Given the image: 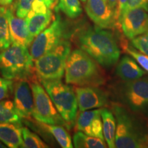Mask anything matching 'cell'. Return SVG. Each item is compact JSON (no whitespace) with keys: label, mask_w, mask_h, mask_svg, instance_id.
I'll list each match as a JSON object with an SVG mask.
<instances>
[{"label":"cell","mask_w":148,"mask_h":148,"mask_svg":"<svg viewBox=\"0 0 148 148\" xmlns=\"http://www.w3.org/2000/svg\"><path fill=\"white\" fill-rule=\"evenodd\" d=\"M66 26L59 15H57L50 25L36 36L30 48L32 58L36 60L54 48L65 36Z\"/></svg>","instance_id":"obj_9"},{"label":"cell","mask_w":148,"mask_h":148,"mask_svg":"<svg viewBox=\"0 0 148 148\" xmlns=\"http://www.w3.org/2000/svg\"><path fill=\"white\" fill-rule=\"evenodd\" d=\"M22 127L11 123H0V140L10 148L22 147Z\"/></svg>","instance_id":"obj_18"},{"label":"cell","mask_w":148,"mask_h":148,"mask_svg":"<svg viewBox=\"0 0 148 148\" xmlns=\"http://www.w3.org/2000/svg\"><path fill=\"white\" fill-rule=\"evenodd\" d=\"M85 10L97 26L108 29L116 26L115 10L109 5L107 0H86Z\"/></svg>","instance_id":"obj_11"},{"label":"cell","mask_w":148,"mask_h":148,"mask_svg":"<svg viewBox=\"0 0 148 148\" xmlns=\"http://www.w3.org/2000/svg\"><path fill=\"white\" fill-rule=\"evenodd\" d=\"M6 10V7L0 5V52L12 45Z\"/></svg>","instance_id":"obj_23"},{"label":"cell","mask_w":148,"mask_h":148,"mask_svg":"<svg viewBox=\"0 0 148 148\" xmlns=\"http://www.w3.org/2000/svg\"><path fill=\"white\" fill-rule=\"evenodd\" d=\"M5 147V146L3 145V143H1V142H0V148H3V147Z\"/></svg>","instance_id":"obj_35"},{"label":"cell","mask_w":148,"mask_h":148,"mask_svg":"<svg viewBox=\"0 0 148 148\" xmlns=\"http://www.w3.org/2000/svg\"><path fill=\"white\" fill-rule=\"evenodd\" d=\"M13 103L21 118L29 119L32 116L34 99L30 84L25 79L19 80L14 86Z\"/></svg>","instance_id":"obj_16"},{"label":"cell","mask_w":148,"mask_h":148,"mask_svg":"<svg viewBox=\"0 0 148 148\" xmlns=\"http://www.w3.org/2000/svg\"><path fill=\"white\" fill-rule=\"evenodd\" d=\"M146 72L141 69L134 59L124 56L116 68V74L122 81H132L144 76Z\"/></svg>","instance_id":"obj_17"},{"label":"cell","mask_w":148,"mask_h":148,"mask_svg":"<svg viewBox=\"0 0 148 148\" xmlns=\"http://www.w3.org/2000/svg\"><path fill=\"white\" fill-rule=\"evenodd\" d=\"M71 50L70 42L63 39L54 48L35 60L34 71L38 78L40 80L62 79Z\"/></svg>","instance_id":"obj_7"},{"label":"cell","mask_w":148,"mask_h":148,"mask_svg":"<svg viewBox=\"0 0 148 148\" xmlns=\"http://www.w3.org/2000/svg\"><path fill=\"white\" fill-rule=\"evenodd\" d=\"M56 10H60L70 18H76L82 12L79 0H58Z\"/></svg>","instance_id":"obj_24"},{"label":"cell","mask_w":148,"mask_h":148,"mask_svg":"<svg viewBox=\"0 0 148 148\" xmlns=\"http://www.w3.org/2000/svg\"><path fill=\"white\" fill-rule=\"evenodd\" d=\"M6 14L12 45L27 48L30 47L34 38L29 32L25 18H19L16 15L12 5L11 8H7Z\"/></svg>","instance_id":"obj_14"},{"label":"cell","mask_w":148,"mask_h":148,"mask_svg":"<svg viewBox=\"0 0 148 148\" xmlns=\"http://www.w3.org/2000/svg\"><path fill=\"white\" fill-rule=\"evenodd\" d=\"M113 92L120 103L136 113L148 116V76L116 83Z\"/></svg>","instance_id":"obj_6"},{"label":"cell","mask_w":148,"mask_h":148,"mask_svg":"<svg viewBox=\"0 0 148 148\" xmlns=\"http://www.w3.org/2000/svg\"><path fill=\"white\" fill-rule=\"evenodd\" d=\"M116 26L121 27L124 36L132 40L148 31V12L141 8H134L123 12Z\"/></svg>","instance_id":"obj_10"},{"label":"cell","mask_w":148,"mask_h":148,"mask_svg":"<svg viewBox=\"0 0 148 148\" xmlns=\"http://www.w3.org/2000/svg\"><path fill=\"white\" fill-rule=\"evenodd\" d=\"M34 106L32 116L39 123L56 124L67 127V124L56 108L45 88L36 82L30 83Z\"/></svg>","instance_id":"obj_8"},{"label":"cell","mask_w":148,"mask_h":148,"mask_svg":"<svg viewBox=\"0 0 148 148\" xmlns=\"http://www.w3.org/2000/svg\"><path fill=\"white\" fill-rule=\"evenodd\" d=\"M53 18L52 10L41 0H34L25 19L29 33L35 38L50 25Z\"/></svg>","instance_id":"obj_13"},{"label":"cell","mask_w":148,"mask_h":148,"mask_svg":"<svg viewBox=\"0 0 148 148\" xmlns=\"http://www.w3.org/2000/svg\"><path fill=\"white\" fill-rule=\"evenodd\" d=\"M101 112V108L79 112L75 120V130L89 136L104 140Z\"/></svg>","instance_id":"obj_15"},{"label":"cell","mask_w":148,"mask_h":148,"mask_svg":"<svg viewBox=\"0 0 148 148\" xmlns=\"http://www.w3.org/2000/svg\"><path fill=\"white\" fill-rule=\"evenodd\" d=\"M73 147L77 148H106L104 140L77 131L73 137Z\"/></svg>","instance_id":"obj_21"},{"label":"cell","mask_w":148,"mask_h":148,"mask_svg":"<svg viewBox=\"0 0 148 148\" xmlns=\"http://www.w3.org/2000/svg\"><path fill=\"white\" fill-rule=\"evenodd\" d=\"M132 45L142 53L148 56V31L132 39Z\"/></svg>","instance_id":"obj_28"},{"label":"cell","mask_w":148,"mask_h":148,"mask_svg":"<svg viewBox=\"0 0 148 148\" xmlns=\"http://www.w3.org/2000/svg\"><path fill=\"white\" fill-rule=\"evenodd\" d=\"M14 90V82L12 79L0 77V101L8 97Z\"/></svg>","instance_id":"obj_29"},{"label":"cell","mask_w":148,"mask_h":148,"mask_svg":"<svg viewBox=\"0 0 148 148\" xmlns=\"http://www.w3.org/2000/svg\"><path fill=\"white\" fill-rule=\"evenodd\" d=\"M59 114L67 124V127L75 124L77 115V101L74 88L61 79L40 80Z\"/></svg>","instance_id":"obj_5"},{"label":"cell","mask_w":148,"mask_h":148,"mask_svg":"<svg viewBox=\"0 0 148 148\" xmlns=\"http://www.w3.org/2000/svg\"><path fill=\"white\" fill-rule=\"evenodd\" d=\"M110 108L116 119V147H148V123L144 116L119 102H111Z\"/></svg>","instance_id":"obj_2"},{"label":"cell","mask_w":148,"mask_h":148,"mask_svg":"<svg viewBox=\"0 0 148 148\" xmlns=\"http://www.w3.org/2000/svg\"><path fill=\"white\" fill-rule=\"evenodd\" d=\"M127 0H118L117 3H116V6L115 8V16L116 19V25H117L118 21L121 15L122 10H123V8H124L125 5L126 4Z\"/></svg>","instance_id":"obj_31"},{"label":"cell","mask_w":148,"mask_h":148,"mask_svg":"<svg viewBox=\"0 0 148 148\" xmlns=\"http://www.w3.org/2000/svg\"><path fill=\"white\" fill-rule=\"evenodd\" d=\"M11 123L21 125V117L18 115L11 101H0V123Z\"/></svg>","instance_id":"obj_22"},{"label":"cell","mask_w":148,"mask_h":148,"mask_svg":"<svg viewBox=\"0 0 148 148\" xmlns=\"http://www.w3.org/2000/svg\"><path fill=\"white\" fill-rule=\"evenodd\" d=\"M134 8H141L148 12V0H127L121 14L125 11Z\"/></svg>","instance_id":"obj_30"},{"label":"cell","mask_w":148,"mask_h":148,"mask_svg":"<svg viewBox=\"0 0 148 148\" xmlns=\"http://www.w3.org/2000/svg\"><path fill=\"white\" fill-rule=\"evenodd\" d=\"M108 1V3L110 6L112 8V9H114L115 10L116 6V3H117V1L118 0H107Z\"/></svg>","instance_id":"obj_34"},{"label":"cell","mask_w":148,"mask_h":148,"mask_svg":"<svg viewBox=\"0 0 148 148\" xmlns=\"http://www.w3.org/2000/svg\"><path fill=\"white\" fill-rule=\"evenodd\" d=\"M124 47L125 50L127 51V53H129L131 56L133 58L136 62H138L140 64L146 71L148 72V56H146L143 53L138 52L132 47L131 46H126L123 45Z\"/></svg>","instance_id":"obj_27"},{"label":"cell","mask_w":148,"mask_h":148,"mask_svg":"<svg viewBox=\"0 0 148 148\" xmlns=\"http://www.w3.org/2000/svg\"><path fill=\"white\" fill-rule=\"evenodd\" d=\"M22 137L24 148H47L49 147L38 135L25 127H22Z\"/></svg>","instance_id":"obj_25"},{"label":"cell","mask_w":148,"mask_h":148,"mask_svg":"<svg viewBox=\"0 0 148 148\" xmlns=\"http://www.w3.org/2000/svg\"><path fill=\"white\" fill-rule=\"evenodd\" d=\"M74 90L79 112L102 108L110 103L109 94L98 86H77Z\"/></svg>","instance_id":"obj_12"},{"label":"cell","mask_w":148,"mask_h":148,"mask_svg":"<svg viewBox=\"0 0 148 148\" xmlns=\"http://www.w3.org/2000/svg\"><path fill=\"white\" fill-rule=\"evenodd\" d=\"M79 49L87 53L101 66L110 67L120 57V50L114 34L108 29L95 25L80 28L75 34Z\"/></svg>","instance_id":"obj_1"},{"label":"cell","mask_w":148,"mask_h":148,"mask_svg":"<svg viewBox=\"0 0 148 148\" xmlns=\"http://www.w3.org/2000/svg\"><path fill=\"white\" fill-rule=\"evenodd\" d=\"M13 1L14 0H0V5L4 7L10 6Z\"/></svg>","instance_id":"obj_33"},{"label":"cell","mask_w":148,"mask_h":148,"mask_svg":"<svg viewBox=\"0 0 148 148\" xmlns=\"http://www.w3.org/2000/svg\"><path fill=\"white\" fill-rule=\"evenodd\" d=\"M80 1H83V2H86V0H80Z\"/></svg>","instance_id":"obj_36"},{"label":"cell","mask_w":148,"mask_h":148,"mask_svg":"<svg viewBox=\"0 0 148 148\" xmlns=\"http://www.w3.org/2000/svg\"><path fill=\"white\" fill-rule=\"evenodd\" d=\"M103 134L104 140L110 148H114L116 136V119L112 110L107 108H101Z\"/></svg>","instance_id":"obj_19"},{"label":"cell","mask_w":148,"mask_h":148,"mask_svg":"<svg viewBox=\"0 0 148 148\" xmlns=\"http://www.w3.org/2000/svg\"><path fill=\"white\" fill-rule=\"evenodd\" d=\"M39 123L44 129L47 130L52 135L59 145L62 148L73 147V144L72 143L71 136L62 125L47 124V123Z\"/></svg>","instance_id":"obj_20"},{"label":"cell","mask_w":148,"mask_h":148,"mask_svg":"<svg viewBox=\"0 0 148 148\" xmlns=\"http://www.w3.org/2000/svg\"><path fill=\"white\" fill-rule=\"evenodd\" d=\"M41 1H43L48 8L51 9V10L56 8L58 2V0H41Z\"/></svg>","instance_id":"obj_32"},{"label":"cell","mask_w":148,"mask_h":148,"mask_svg":"<svg viewBox=\"0 0 148 148\" xmlns=\"http://www.w3.org/2000/svg\"><path fill=\"white\" fill-rule=\"evenodd\" d=\"M34 0H15L12 5L16 15L19 18H25L32 8Z\"/></svg>","instance_id":"obj_26"},{"label":"cell","mask_w":148,"mask_h":148,"mask_svg":"<svg viewBox=\"0 0 148 148\" xmlns=\"http://www.w3.org/2000/svg\"><path fill=\"white\" fill-rule=\"evenodd\" d=\"M34 70V58L28 48L11 45L0 52V73L10 79H25Z\"/></svg>","instance_id":"obj_4"},{"label":"cell","mask_w":148,"mask_h":148,"mask_svg":"<svg viewBox=\"0 0 148 148\" xmlns=\"http://www.w3.org/2000/svg\"><path fill=\"white\" fill-rule=\"evenodd\" d=\"M64 73L66 82L77 86H99L106 82L100 64L81 49L71 51Z\"/></svg>","instance_id":"obj_3"}]
</instances>
